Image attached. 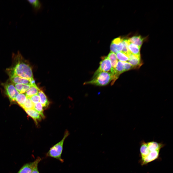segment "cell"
Instances as JSON below:
<instances>
[{"mask_svg":"<svg viewBox=\"0 0 173 173\" xmlns=\"http://www.w3.org/2000/svg\"><path fill=\"white\" fill-rule=\"evenodd\" d=\"M107 57L111 61L112 68H115L118 62L116 54L111 52L108 55Z\"/></svg>","mask_w":173,"mask_h":173,"instance_id":"ffe728a7","label":"cell"},{"mask_svg":"<svg viewBox=\"0 0 173 173\" xmlns=\"http://www.w3.org/2000/svg\"><path fill=\"white\" fill-rule=\"evenodd\" d=\"M27 99L25 94L19 93L17 96L15 100L20 105L22 106L25 103Z\"/></svg>","mask_w":173,"mask_h":173,"instance_id":"44dd1931","label":"cell"},{"mask_svg":"<svg viewBox=\"0 0 173 173\" xmlns=\"http://www.w3.org/2000/svg\"><path fill=\"white\" fill-rule=\"evenodd\" d=\"M116 56L117 59L120 61L126 62L129 60L128 56L122 51L116 53Z\"/></svg>","mask_w":173,"mask_h":173,"instance_id":"603a6c76","label":"cell"},{"mask_svg":"<svg viewBox=\"0 0 173 173\" xmlns=\"http://www.w3.org/2000/svg\"><path fill=\"white\" fill-rule=\"evenodd\" d=\"M34 104L31 100L30 98L27 97L26 102L21 106L25 110L30 109H33Z\"/></svg>","mask_w":173,"mask_h":173,"instance_id":"cb8c5ba5","label":"cell"},{"mask_svg":"<svg viewBox=\"0 0 173 173\" xmlns=\"http://www.w3.org/2000/svg\"><path fill=\"white\" fill-rule=\"evenodd\" d=\"M122 43L123 45V48L121 51L126 54L127 56L130 53L128 49V42L127 39H123Z\"/></svg>","mask_w":173,"mask_h":173,"instance_id":"d4e9b609","label":"cell"},{"mask_svg":"<svg viewBox=\"0 0 173 173\" xmlns=\"http://www.w3.org/2000/svg\"><path fill=\"white\" fill-rule=\"evenodd\" d=\"M160 150H155L151 151L144 158L140 159L139 161L141 164L144 165L157 159L159 156Z\"/></svg>","mask_w":173,"mask_h":173,"instance_id":"ba28073f","label":"cell"},{"mask_svg":"<svg viewBox=\"0 0 173 173\" xmlns=\"http://www.w3.org/2000/svg\"><path fill=\"white\" fill-rule=\"evenodd\" d=\"M27 1L32 6L35 12H37L42 9V4L39 0H28Z\"/></svg>","mask_w":173,"mask_h":173,"instance_id":"e0dca14e","label":"cell"},{"mask_svg":"<svg viewBox=\"0 0 173 173\" xmlns=\"http://www.w3.org/2000/svg\"><path fill=\"white\" fill-rule=\"evenodd\" d=\"M118 78L111 72H102L93 76V79L85 82L84 84L102 86L108 85L111 82L112 85Z\"/></svg>","mask_w":173,"mask_h":173,"instance_id":"7a4b0ae2","label":"cell"},{"mask_svg":"<svg viewBox=\"0 0 173 173\" xmlns=\"http://www.w3.org/2000/svg\"><path fill=\"white\" fill-rule=\"evenodd\" d=\"M125 71L124 62L119 61L116 68H112L111 72L118 77L120 74Z\"/></svg>","mask_w":173,"mask_h":173,"instance_id":"30bf717a","label":"cell"},{"mask_svg":"<svg viewBox=\"0 0 173 173\" xmlns=\"http://www.w3.org/2000/svg\"><path fill=\"white\" fill-rule=\"evenodd\" d=\"M128 42V49L130 52L133 54L140 55V48L134 44Z\"/></svg>","mask_w":173,"mask_h":173,"instance_id":"d6986e66","label":"cell"},{"mask_svg":"<svg viewBox=\"0 0 173 173\" xmlns=\"http://www.w3.org/2000/svg\"><path fill=\"white\" fill-rule=\"evenodd\" d=\"M38 95L40 98V101L42 106L45 108L47 107L49 104V102L45 94L42 90L40 89Z\"/></svg>","mask_w":173,"mask_h":173,"instance_id":"4fadbf2b","label":"cell"},{"mask_svg":"<svg viewBox=\"0 0 173 173\" xmlns=\"http://www.w3.org/2000/svg\"><path fill=\"white\" fill-rule=\"evenodd\" d=\"M27 113L34 120L37 124L38 121H40L42 119L40 114L34 109L25 110Z\"/></svg>","mask_w":173,"mask_h":173,"instance_id":"7c38bea8","label":"cell"},{"mask_svg":"<svg viewBox=\"0 0 173 173\" xmlns=\"http://www.w3.org/2000/svg\"><path fill=\"white\" fill-rule=\"evenodd\" d=\"M31 173H39L38 169V166L35 167Z\"/></svg>","mask_w":173,"mask_h":173,"instance_id":"83f0119b","label":"cell"},{"mask_svg":"<svg viewBox=\"0 0 173 173\" xmlns=\"http://www.w3.org/2000/svg\"><path fill=\"white\" fill-rule=\"evenodd\" d=\"M42 159L38 157L34 161L25 164L17 173H31L34 169L38 166Z\"/></svg>","mask_w":173,"mask_h":173,"instance_id":"52a82bcc","label":"cell"},{"mask_svg":"<svg viewBox=\"0 0 173 173\" xmlns=\"http://www.w3.org/2000/svg\"><path fill=\"white\" fill-rule=\"evenodd\" d=\"M14 60V66L7 69L11 72L21 78L28 79H34L32 69L30 66L24 59L19 52L13 55Z\"/></svg>","mask_w":173,"mask_h":173,"instance_id":"6da1fadb","label":"cell"},{"mask_svg":"<svg viewBox=\"0 0 173 173\" xmlns=\"http://www.w3.org/2000/svg\"><path fill=\"white\" fill-rule=\"evenodd\" d=\"M33 109L37 111L43 118L45 117L43 114V106L40 102L34 104Z\"/></svg>","mask_w":173,"mask_h":173,"instance_id":"7402d4cb","label":"cell"},{"mask_svg":"<svg viewBox=\"0 0 173 173\" xmlns=\"http://www.w3.org/2000/svg\"><path fill=\"white\" fill-rule=\"evenodd\" d=\"M7 73L9 76L10 80L13 84H20L28 85L31 86L36 84L34 79L30 80L23 78L8 72Z\"/></svg>","mask_w":173,"mask_h":173,"instance_id":"5b68a950","label":"cell"},{"mask_svg":"<svg viewBox=\"0 0 173 173\" xmlns=\"http://www.w3.org/2000/svg\"><path fill=\"white\" fill-rule=\"evenodd\" d=\"M13 84L18 92L20 93H25L31 86L30 85L20 84Z\"/></svg>","mask_w":173,"mask_h":173,"instance_id":"2e32d148","label":"cell"},{"mask_svg":"<svg viewBox=\"0 0 173 173\" xmlns=\"http://www.w3.org/2000/svg\"><path fill=\"white\" fill-rule=\"evenodd\" d=\"M30 98L34 104H36L40 101V98L38 94L34 95L30 97Z\"/></svg>","mask_w":173,"mask_h":173,"instance_id":"484cf974","label":"cell"},{"mask_svg":"<svg viewBox=\"0 0 173 173\" xmlns=\"http://www.w3.org/2000/svg\"><path fill=\"white\" fill-rule=\"evenodd\" d=\"M125 71H127L133 68V67L128 62H124Z\"/></svg>","mask_w":173,"mask_h":173,"instance_id":"4316f807","label":"cell"},{"mask_svg":"<svg viewBox=\"0 0 173 173\" xmlns=\"http://www.w3.org/2000/svg\"><path fill=\"white\" fill-rule=\"evenodd\" d=\"M128 40L129 43L134 44L140 48L142 44L143 39L139 36H133Z\"/></svg>","mask_w":173,"mask_h":173,"instance_id":"5bb4252c","label":"cell"},{"mask_svg":"<svg viewBox=\"0 0 173 173\" xmlns=\"http://www.w3.org/2000/svg\"><path fill=\"white\" fill-rule=\"evenodd\" d=\"M69 134V132L68 131H66L62 139L50 148L47 153L46 156L55 158L61 162H63L64 160L62 158L61 155L63 143L65 139Z\"/></svg>","mask_w":173,"mask_h":173,"instance_id":"3957f363","label":"cell"},{"mask_svg":"<svg viewBox=\"0 0 173 173\" xmlns=\"http://www.w3.org/2000/svg\"><path fill=\"white\" fill-rule=\"evenodd\" d=\"M6 94L12 101L15 100L16 98L19 93L13 84L11 83H6L4 84Z\"/></svg>","mask_w":173,"mask_h":173,"instance_id":"8992f818","label":"cell"},{"mask_svg":"<svg viewBox=\"0 0 173 173\" xmlns=\"http://www.w3.org/2000/svg\"><path fill=\"white\" fill-rule=\"evenodd\" d=\"M40 90L36 84L31 86L25 93V95L27 97L30 98L34 95L38 94Z\"/></svg>","mask_w":173,"mask_h":173,"instance_id":"9a60e30c","label":"cell"},{"mask_svg":"<svg viewBox=\"0 0 173 173\" xmlns=\"http://www.w3.org/2000/svg\"><path fill=\"white\" fill-rule=\"evenodd\" d=\"M140 144L141 159H142L148 156L149 153V151L148 148L147 142H146L144 140H142L140 142Z\"/></svg>","mask_w":173,"mask_h":173,"instance_id":"8fae6325","label":"cell"},{"mask_svg":"<svg viewBox=\"0 0 173 173\" xmlns=\"http://www.w3.org/2000/svg\"><path fill=\"white\" fill-rule=\"evenodd\" d=\"M128 56L129 58L128 62L133 68L136 67L140 65V55H134L130 53L128 55Z\"/></svg>","mask_w":173,"mask_h":173,"instance_id":"9c48e42d","label":"cell"},{"mask_svg":"<svg viewBox=\"0 0 173 173\" xmlns=\"http://www.w3.org/2000/svg\"><path fill=\"white\" fill-rule=\"evenodd\" d=\"M123 48V45L122 42L118 43H111L110 47L111 52L115 53L121 51Z\"/></svg>","mask_w":173,"mask_h":173,"instance_id":"ac0fdd59","label":"cell"},{"mask_svg":"<svg viewBox=\"0 0 173 173\" xmlns=\"http://www.w3.org/2000/svg\"><path fill=\"white\" fill-rule=\"evenodd\" d=\"M112 69L111 62L108 57H103L100 62L99 66L95 72L93 76L102 72H111Z\"/></svg>","mask_w":173,"mask_h":173,"instance_id":"277c9868","label":"cell"}]
</instances>
